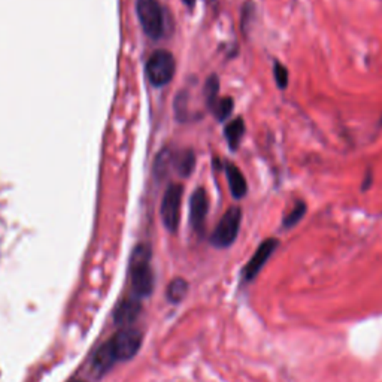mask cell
<instances>
[{"label":"cell","mask_w":382,"mask_h":382,"mask_svg":"<svg viewBox=\"0 0 382 382\" xmlns=\"http://www.w3.org/2000/svg\"><path fill=\"white\" fill-rule=\"evenodd\" d=\"M189 293V282L182 278H175L174 281L169 282L168 291H166V296H168L169 302L172 303H179L182 298H184Z\"/></svg>","instance_id":"5bb4252c"},{"label":"cell","mask_w":382,"mask_h":382,"mask_svg":"<svg viewBox=\"0 0 382 382\" xmlns=\"http://www.w3.org/2000/svg\"><path fill=\"white\" fill-rule=\"evenodd\" d=\"M172 164L175 166V171L178 172V175L190 176L196 166V156L193 151H190V149H186V151H181L174 157Z\"/></svg>","instance_id":"7c38bea8"},{"label":"cell","mask_w":382,"mask_h":382,"mask_svg":"<svg viewBox=\"0 0 382 382\" xmlns=\"http://www.w3.org/2000/svg\"><path fill=\"white\" fill-rule=\"evenodd\" d=\"M182 2H184L189 8H193L194 4H196V0H182Z\"/></svg>","instance_id":"ffe728a7"},{"label":"cell","mask_w":382,"mask_h":382,"mask_svg":"<svg viewBox=\"0 0 382 382\" xmlns=\"http://www.w3.org/2000/svg\"><path fill=\"white\" fill-rule=\"evenodd\" d=\"M242 221V211L239 208H230L215 227L211 242L217 248H227L233 243L239 235Z\"/></svg>","instance_id":"277c9868"},{"label":"cell","mask_w":382,"mask_h":382,"mask_svg":"<svg viewBox=\"0 0 382 382\" xmlns=\"http://www.w3.org/2000/svg\"><path fill=\"white\" fill-rule=\"evenodd\" d=\"M233 108H235L233 99H231V97L220 99V101L217 102V105H215V108H213L215 117H217L220 121H224L226 119L230 117V114L233 112Z\"/></svg>","instance_id":"e0dca14e"},{"label":"cell","mask_w":382,"mask_h":382,"mask_svg":"<svg viewBox=\"0 0 382 382\" xmlns=\"http://www.w3.org/2000/svg\"><path fill=\"white\" fill-rule=\"evenodd\" d=\"M273 76L279 89H286L288 86V71L278 61L273 64Z\"/></svg>","instance_id":"d6986e66"},{"label":"cell","mask_w":382,"mask_h":382,"mask_svg":"<svg viewBox=\"0 0 382 382\" xmlns=\"http://www.w3.org/2000/svg\"><path fill=\"white\" fill-rule=\"evenodd\" d=\"M142 305L141 298L138 297H127L124 301L120 302V305L115 309L114 320L119 326H127L131 324L138 318V315L141 313Z\"/></svg>","instance_id":"9c48e42d"},{"label":"cell","mask_w":382,"mask_h":382,"mask_svg":"<svg viewBox=\"0 0 382 382\" xmlns=\"http://www.w3.org/2000/svg\"><path fill=\"white\" fill-rule=\"evenodd\" d=\"M276 248H278V241L273 238L266 239L264 242H261L260 246L257 248V251L251 257V260L248 261V264L245 266V269H243L245 279H248V281L254 279L258 275V272L263 269V266L268 263L271 256L275 253Z\"/></svg>","instance_id":"52a82bcc"},{"label":"cell","mask_w":382,"mask_h":382,"mask_svg":"<svg viewBox=\"0 0 382 382\" xmlns=\"http://www.w3.org/2000/svg\"><path fill=\"white\" fill-rule=\"evenodd\" d=\"M226 176L228 181V187H230L231 194H233L235 198H242L248 191V186H246V179L239 171L238 166H235L233 163H227Z\"/></svg>","instance_id":"8fae6325"},{"label":"cell","mask_w":382,"mask_h":382,"mask_svg":"<svg viewBox=\"0 0 382 382\" xmlns=\"http://www.w3.org/2000/svg\"><path fill=\"white\" fill-rule=\"evenodd\" d=\"M117 361H124L135 357L142 345V333L136 328H124L119 335L109 339Z\"/></svg>","instance_id":"8992f818"},{"label":"cell","mask_w":382,"mask_h":382,"mask_svg":"<svg viewBox=\"0 0 382 382\" xmlns=\"http://www.w3.org/2000/svg\"><path fill=\"white\" fill-rule=\"evenodd\" d=\"M245 133V123L242 119H236L233 121H230L224 130V135H226V139L228 142V146L231 149H236L238 145L241 144L242 141V136Z\"/></svg>","instance_id":"4fadbf2b"},{"label":"cell","mask_w":382,"mask_h":382,"mask_svg":"<svg viewBox=\"0 0 382 382\" xmlns=\"http://www.w3.org/2000/svg\"><path fill=\"white\" fill-rule=\"evenodd\" d=\"M115 361H117V357H115L111 341H108L96 351L93 357V371L97 375H104L112 368V364Z\"/></svg>","instance_id":"30bf717a"},{"label":"cell","mask_w":382,"mask_h":382,"mask_svg":"<svg viewBox=\"0 0 382 382\" xmlns=\"http://www.w3.org/2000/svg\"><path fill=\"white\" fill-rule=\"evenodd\" d=\"M174 160V156L169 153V151H166V149H163V151L157 156L156 159V163H154V174L156 176H164L166 172H168V166L171 164V161Z\"/></svg>","instance_id":"ac0fdd59"},{"label":"cell","mask_w":382,"mask_h":382,"mask_svg":"<svg viewBox=\"0 0 382 382\" xmlns=\"http://www.w3.org/2000/svg\"><path fill=\"white\" fill-rule=\"evenodd\" d=\"M182 187L179 184H172L166 190L161 206H160V217L164 224L172 233L178 230L179 220H181V202H182Z\"/></svg>","instance_id":"5b68a950"},{"label":"cell","mask_w":382,"mask_h":382,"mask_svg":"<svg viewBox=\"0 0 382 382\" xmlns=\"http://www.w3.org/2000/svg\"><path fill=\"white\" fill-rule=\"evenodd\" d=\"M74 382H82V381H74Z\"/></svg>","instance_id":"44dd1931"},{"label":"cell","mask_w":382,"mask_h":382,"mask_svg":"<svg viewBox=\"0 0 382 382\" xmlns=\"http://www.w3.org/2000/svg\"><path fill=\"white\" fill-rule=\"evenodd\" d=\"M136 12L146 35L153 39H160L164 33V15L157 0H138Z\"/></svg>","instance_id":"3957f363"},{"label":"cell","mask_w":382,"mask_h":382,"mask_svg":"<svg viewBox=\"0 0 382 382\" xmlns=\"http://www.w3.org/2000/svg\"><path fill=\"white\" fill-rule=\"evenodd\" d=\"M205 101L208 104L209 108H215L217 102L220 101L218 99V93H220V79L217 78V75H211L206 79V84H205Z\"/></svg>","instance_id":"9a60e30c"},{"label":"cell","mask_w":382,"mask_h":382,"mask_svg":"<svg viewBox=\"0 0 382 382\" xmlns=\"http://www.w3.org/2000/svg\"><path fill=\"white\" fill-rule=\"evenodd\" d=\"M306 209H308V206H306L305 202H297L294 205V208L284 217V221H282V226H284L286 228H291L296 224L301 223V220L305 217Z\"/></svg>","instance_id":"2e32d148"},{"label":"cell","mask_w":382,"mask_h":382,"mask_svg":"<svg viewBox=\"0 0 382 382\" xmlns=\"http://www.w3.org/2000/svg\"><path fill=\"white\" fill-rule=\"evenodd\" d=\"M130 281L135 297L142 298L153 293L154 276L151 271V248L141 243L130 257Z\"/></svg>","instance_id":"6da1fadb"},{"label":"cell","mask_w":382,"mask_h":382,"mask_svg":"<svg viewBox=\"0 0 382 382\" xmlns=\"http://www.w3.org/2000/svg\"><path fill=\"white\" fill-rule=\"evenodd\" d=\"M208 209H209V203H208L206 191L203 189H197L191 194V201H190V223L197 233H202L203 231Z\"/></svg>","instance_id":"ba28073f"},{"label":"cell","mask_w":382,"mask_h":382,"mask_svg":"<svg viewBox=\"0 0 382 382\" xmlns=\"http://www.w3.org/2000/svg\"><path fill=\"white\" fill-rule=\"evenodd\" d=\"M146 76L156 87L168 86L175 75V59L166 51V49H157L148 59L145 66Z\"/></svg>","instance_id":"7a4b0ae2"}]
</instances>
